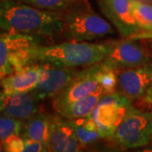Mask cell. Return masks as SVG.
Wrapping results in <instances>:
<instances>
[{"label":"cell","instance_id":"1","mask_svg":"<svg viewBox=\"0 0 152 152\" xmlns=\"http://www.w3.org/2000/svg\"><path fill=\"white\" fill-rule=\"evenodd\" d=\"M59 13L42 10L20 0H0V30L39 38L58 37Z\"/></svg>","mask_w":152,"mask_h":152},{"label":"cell","instance_id":"2","mask_svg":"<svg viewBox=\"0 0 152 152\" xmlns=\"http://www.w3.org/2000/svg\"><path fill=\"white\" fill-rule=\"evenodd\" d=\"M111 41L105 42L64 41L61 43L38 45L33 63H51L68 67L85 68L102 62L108 54Z\"/></svg>","mask_w":152,"mask_h":152},{"label":"cell","instance_id":"3","mask_svg":"<svg viewBox=\"0 0 152 152\" xmlns=\"http://www.w3.org/2000/svg\"><path fill=\"white\" fill-rule=\"evenodd\" d=\"M64 41L93 42L115 34L112 24L99 15L88 0H80L59 13Z\"/></svg>","mask_w":152,"mask_h":152},{"label":"cell","instance_id":"4","mask_svg":"<svg viewBox=\"0 0 152 152\" xmlns=\"http://www.w3.org/2000/svg\"><path fill=\"white\" fill-rule=\"evenodd\" d=\"M117 77L113 69L100 62L83 68L65 89L52 99L53 110L93 93L116 91Z\"/></svg>","mask_w":152,"mask_h":152},{"label":"cell","instance_id":"5","mask_svg":"<svg viewBox=\"0 0 152 152\" xmlns=\"http://www.w3.org/2000/svg\"><path fill=\"white\" fill-rule=\"evenodd\" d=\"M41 39L17 33L0 34V79L34 64V51Z\"/></svg>","mask_w":152,"mask_h":152},{"label":"cell","instance_id":"6","mask_svg":"<svg viewBox=\"0 0 152 152\" xmlns=\"http://www.w3.org/2000/svg\"><path fill=\"white\" fill-rule=\"evenodd\" d=\"M152 139V112L133 105L117 127L110 140L124 149L147 145Z\"/></svg>","mask_w":152,"mask_h":152},{"label":"cell","instance_id":"7","mask_svg":"<svg viewBox=\"0 0 152 152\" xmlns=\"http://www.w3.org/2000/svg\"><path fill=\"white\" fill-rule=\"evenodd\" d=\"M117 89L139 108L152 107V62L117 71Z\"/></svg>","mask_w":152,"mask_h":152},{"label":"cell","instance_id":"8","mask_svg":"<svg viewBox=\"0 0 152 152\" xmlns=\"http://www.w3.org/2000/svg\"><path fill=\"white\" fill-rule=\"evenodd\" d=\"M115 72L152 62V45L148 40L126 37L112 40L108 54L102 61Z\"/></svg>","mask_w":152,"mask_h":152},{"label":"cell","instance_id":"9","mask_svg":"<svg viewBox=\"0 0 152 152\" xmlns=\"http://www.w3.org/2000/svg\"><path fill=\"white\" fill-rule=\"evenodd\" d=\"M134 104L129 99L115 91L105 95L91 113L98 131L102 139H109Z\"/></svg>","mask_w":152,"mask_h":152},{"label":"cell","instance_id":"10","mask_svg":"<svg viewBox=\"0 0 152 152\" xmlns=\"http://www.w3.org/2000/svg\"><path fill=\"white\" fill-rule=\"evenodd\" d=\"M43 73L33 91L42 101L53 99L69 86L83 68L68 67L51 63H42Z\"/></svg>","mask_w":152,"mask_h":152},{"label":"cell","instance_id":"11","mask_svg":"<svg viewBox=\"0 0 152 152\" xmlns=\"http://www.w3.org/2000/svg\"><path fill=\"white\" fill-rule=\"evenodd\" d=\"M102 15L123 38L140 31L131 10V0H96Z\"/></svg>","mask_w":152,"mask_h":152},{"label":"cell","instance_id":"12","mask_svg":"<svg viewBox=\"0 0 152 152\" xmlns=\"http://www.w3.org/2000/svg\"><path fill=\"white\" fill-rule=\"evenodd\" d=\"M43 101L33 91L29 92L0 93V112L25 121L41 111Z\"/></svg>","mask_w":152,"mask_h":152},{"label":"cell","instance_id":"13","mask_svg":"<svg viewBox=\"0 0 152 152\" xmlns=\"http://www.w3.org/2000/svg\"><path fill=\"white\" fill-rule=\"evenodd\" d=\"M47 146L52 152H76L83 149L68 119L57 112L52 113Z\"/></svg>","mask_w":152,"mask_h":152},{"label":"cell","instance_id":"14","mask_svg":"<svg viewBox=\"0 0 152 152\" xmlns=\"http://www.w3.org/2000/svg\"><path fill=\"white\" fill-rule=\"evenodd\" d=\"M43 64L34 63L0 79L2 91L4 93L29 92L33 91L42 79Z\"/></svg>","mask_w":152,"mask_h":152},{"label":"cell","instance_id":"15","mask_svg":"<svg viewBox=\"0 0 152 152\" xmlns=\"http://www.w3.org/2000/svg\"><path fill=\"white\" fill-rule=\"evenodd\" d=\"M51 119L52 113L42 110L39 111L28 119L23 121L20 135L24 138L42 142L47 145Z\"/></svg>","mask_w":152,"mask_h":152},{"label":"cell","instance_id":"16","mask_svg":"<svg viewBox=\"0 0 152 152\" xmlns=\"http://www.w3.org/2000/svg\"><path fill=\"white\" fill-rule=\"evenodd\" d=\"M107 94L110 93L105 91L93 93L90 96H87L74 102H69L64 106H61L57 109H55L54 111L65 118H75L88 116L91 114L94 108L99 102V101L105 95Z\"/></svg>","mask_w":152,"mask_h":152},{"label":"cell","instance_id":"17","mask_svg":"<svg viewBox=\"0 0 152 152\" xmlns=\"http://www.w3.org/2000/svg\"><path fill=\"white\" fill-rule=\"evenodd\" d=\"M67 119L82 148L91 146L102 139L91 114L85 117Z\"/></svg>","mask_w":152,"mask_h":152},{"label":"cell","instance_id":"18","mask_svg":"<svg viewBox=\"0 0 152 152\" xmlns=\"http://www.w3.org/2000/svg\"><path fill=\"white\" fill-rule=\"evenodd\" d=\"M131 10L140 31H152V5L139 0H131Z\"/></svg>","mask_w":152,"mask_h":152},{"label":"cell","instance_id":"19","mask_svg":"<svg viewBox=\"0 0 152 152\" xmlns=\"http://www.w3.org/2000/svg\"><path fill=\"white\" fill-rule=\"evenodd\" d=\"M23 121L0 112V141L2 144L12 135H20Z\"/></svg>","mask_w":152,"mask_h":152},{"label":"cell","instance_id":"20","mask_svg":"<svg viewBox=\"0 0 152 152\" xmlns=\"http://www.w3.org/2000/svg\"><path fill=\"white\" fill-rule=\"evenodd\" d=\"M39 10L60 13L80 0H20Z\"/></svg>","mask_w":152,"mask_h":152},{"label":"cell","instance_id":"21","mask_svg":"<svg viewBox=\"0 0 152 152\" xmlns=\"http://www.w3.org/2000/svg\"><path fill=\"white\" fill-rule=\"evenodd\" d=\"M25 138L21 135H12L3 143L4 151L8 152H23Z\"/></svg>","mask_w":152,"mask_h":152},{"label":"cell","instance_id":"22","mask_svg":"<svg viewBox=\"0 0 152 152\" xmlns=\"http://www.w3.org/2000/svg\"><path fill=\"white\" fill-rule=\"evenodd\" d=\"M48 149L47 145L42 142L25 138V145L23 152H47Z\"/></svg>","mask_w":152,"mask_h":152},{"label":"cell","instance_id":"23","mask_svg":"<svg viewBox=\"0 0 152 152\" xmlns=\"http://www.w3.org/2000/svg\"><path fill=\"white\" fill-rule=\"evenodd\" d=\"M131 38H136V39H145V40H149L152 41V34H147L145 32H139L134 34L133 36L129 37Z\"/></svg>","mask_w":152,"mask_h":152},{"label":"cell","instance_id":"24","mask_svg":"<svg viewBox=\"0 0 152 152\" xmlns=\"http://www.w3.org/2000/svg\"><path fill=\"white\" fill-rule=\"evenodd\" d=\"M1 151H4V146H3V144H2V142L0 141V152Z\"/></svg>","mask_w":152,"mask_h":152},{"label":"cell","instance_id":"25","mask_svg":"<svg viewBox=\"0 0 152 152\" xmlns=\"http://www.w3.org/2000/svg\"><path fill=\"white\" fill-rule=\"evenodd\" d=\"M140 32H145L147 34H152V31H140Z\"/></svg>","mask_w":152,"mask_h":152},{"label":"cell","instance_id":"26","mask_svg":"<svg viewBox=\"0 0 152 152\" xmlns=\"http://www.w3.org/2000/svg\"><path fill=\"white\" fill-rule=\"evenodd\" d=\"M148 41H149V40H148ZM149 42H151V44L152 45V41H149Z\"/></svg>","mask_w":152,"mask_h":152},{"label":"cell","instance_id":"27","mask_svg":"<svg viewBox=\"0 0 152 152\" xmlns=\"http://www.w3.org/2000/svg\"><path fill=\"white\" fill-rule=\"evenodd\" d=\"M151 144H152V139H151Z\"/></svg>","mask_w":152,"mask_h":152},{"label":"cell","instance_id":"28","mask_svg":"<svg viewBox=\"0 0 152 152\" xmlns=\"http://www.w3.org/2000/svg\"><path fill=\"white\" fill-rule=\"evenodd\" d=\"M0 86H1V84H0Z\"/></svg>","mask_w":152,"mask_h":152}]
</instances>
